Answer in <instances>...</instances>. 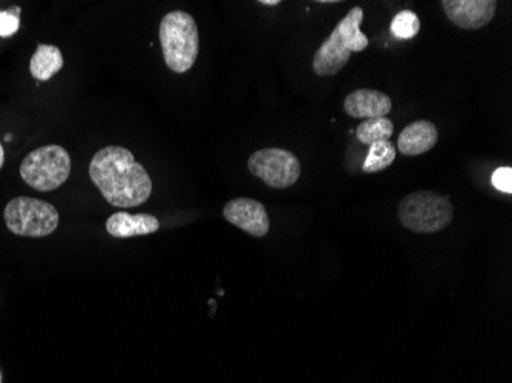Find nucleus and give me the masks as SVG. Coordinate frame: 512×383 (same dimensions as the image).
Masks as SVG:
<instances>
[{"mask_svg": "<svg viewBox=\"0 0 512 383\" xmlns=\"http://www.w3.org/2000/svg\"><path fill=\"white\" fill-rule=\"evenodd\" d=\"M89 177L111 206H142L152 194V180L134 155L120 146L100 149L89 164Z\"/></svg>", "mask_w": 512, "mask_h": 383, "instance_id": "nucleus-1", "label": "nucleus"}, {"mask_svg": "<svg viewBox=\"0 0 512 383\" xmlns=\"http://www.w3.org/2000/svg\"><path fill=\"white\" fill-rule=\"evenodd\" d=\"M364 10L353 7L342 17L325 42L319 46L313 59V71L319 77H332L344 69L353 53H361L368 46V37L361 31Z\"/></svg>", "mask_w": 512, "mask_h": 383, "instance_id": "nucleus-2", "label": "nucleus"}, {"mask_svg": "<svg viewBox=\"0 0 512 383\" xmlns=\"http://www.w3.org/2000/svg\"><path fill=\"white\" fill-rule=\"evenodd\" d=\"M161 50L172 73L184 74L197 62L200 36L194 17L184 11H172L161 20Z\"/></svg>", "mask_w": 512, "mask_h": 383, "instance_id": "nucleus-3", "label": "nucleus"}, {"mask_svg": "<svg viewBox=\"0 0 512 383\" xmlns=\"http://www.w3.org/2000/svg\"><path fill=\"white\" fill-rule=\"evenodd\" d=\"M399 220L405 229L416 233H436L454 220L450 198L430 190H417L399 204Z\"/></svg>", "mask_w": 512, "mask_h": 383, "instance_id": "nucleus-4", "label": "nucleus"}, {"mask_svg": "<svg viewBox=\"0 0 512 383\" xmlns=\"http://www.w3.org/2000/svg\"><path fill=\"white\" fill-rule=\"evenodd\" d=\"M71 167V157L62 146H42L23 158L20 177L34 190L53 192L66 183Z\"/></svg>", "mask_w": 512, "mask_h": 383, "instance_id": "nucleus-5", "label": "nucleus"}, {"mask_svg": "<svg viewBox=\"0 0 512 383\" xmlns=\"http://www.w3.org/2000/svg\"><path fill=\"white\" fill-rule=\"evenodd\" d=\"M5 224L14 235L23 238H45L56 232L60 215L48 201L17 197L5 207Z\"/></svg>", "mask_w": 512, "mask_h": 383, "instance_id": "nucleus-6", "label": "nucleus"}, {"mask_svg": "<svg viewBox=\"0 0 512 383\" xmlns=\"http://www.w3.org/2000/svg\"><path fill=\"white\" fill-rule=\"evenodd\" d=\"M247 166L255 177L272 189H287L301 177V163L295 154L286 149L272 148L253 152Z\"/></svg>", "mask_w": 512, "mask_h": 383, "instance_id": "nucleus-7", "label": "nucleus"}, {"mask_svg": "<svg viewBox=\"0 0 512 383\" xmlns=\"http://www.w3.org/2000/svg\"><path fill=\"white\" fill-rule=\"evenodd\" d=\"M223 215L230 224L255 238H263L269 233V215L260 201L252 198H235L224 206Z\"/></svg>", "mask_w": 512, "mask_h": 383, "instance_id": "nucleus-8", "label": "nucleus"}, {"mask_svg": "<svg viewBox=\"0 0 512 383\" xmlns=\"http://www.w3.org/2000/svg\"><path fill=\"white\" fill-rule=\"evenodd\" d=\"M451 23L462 30H480L496 16V0H442Z\"/></svg>", "mask_w": 512, "mask_h": 383, "instance_id": "nucleus-9", "label": "nucleus"}, {"mask_svg": "<svg viewBox=\"0 0 512 383\" xmlns=\"http://www.w3.org/2000/svg\"><path fill=\"white\" fill-rule=\"evenodd\" d=\"M393 109V102L384 92L376 89H358L344 100V111L352 118L370 120L387 117Z\"/></svg>", "mask_w": 512, "mask_h": 383, "instance_id": "nucleus-10", "label": "nucleus"}, {"mask_svg": "<svg viewBox=\"0 0 512 383\" xmlns=\"http://www.w3.org/2000/svg\"><path fill=\"white\" fill-rule=\"evenodd\" d=\"M160 229V221L154 215L117 212L106 221V230L112 238H135V236L152 235Z\"/></svg>", "mask_w": 512, "mask_h": 383, "instance_id": "nucleus-11", "label": "nucleus"}, {"mask_svg": "<svg viewBox=\"0 0 512 383\" xmlns=\"http://www.w3.org/2000/svg\"><path fill=\"white\" fill-rule=\"evenodd\" d=\"M437 140L439 132L436 125L428 120H417L401 132L398 148L405 157H417L430 152L437 145Z\"/></svg>", "mask_w": 512, "mask_h": 383, "instance_id": "nucleus-12", "label": "nucleus"}, {"mask_svg": "<svg viewBox=\"0 0 512 383\" xmlns=\"http://www.w3.org/2000/svg\"><path fill=\"white\" fill-rule=\"evenodd\" d=\"M62 51L54 45H39L31 57L30 73L40 82L53 79L63 68Z\"/></svg>", "mask_w": 512, "mask_h": 383, "instance_id": "nucleus-13", "label": "nucleus"}, {"mask_svg": "<svg viewBox=\"0 0 512 383\" xmlns=\"http://www.w3.org/2000/svg\"><path fill=\"white\" fill-rule=\"evenodd\" d=\"M394 125L388 117L370 118L364 120L356 128V138L362 145L370 146L378 141H387L393 137Z\"/></svg>", "mask_w": 512, "mask_h": 383, "instance_id": "nucleus-14", "label": "nucleus"}, {"mask_svg": "<svg viewBox=\"0 0 512 383\" xmlns=\"http://www.w3.org/2000/svg\"><path fill=\"white\" fill-rule=\"evenodd\" d=\"M396 160V149L390 140L378 141L368 146L367 158H365L364 169L365 174H378L385 171Z\"/></svg>", "mask_w": 512, "mask_h": 383, "instance_id": "nucleus-15", "label": "nucleus"}, {"mask_svg": "<svg viewBox=\"0 0 512 383\" xmlns=\"http://www.w3.org/2000/svg\"><path fill=\"white\" fill-rule=\"evenodd\" d=\"M391 34L399 40H410L421 31V20L410 10L401 11L391 20Z\"/></svg>", "mask_w": 512, "mask_h": 383, "instance_id": "nucleus-16", "label": "nucleus"}, {"mask_svg": "<svg viewBox=\"0 0 512 383\" xmlns=\"http://www.w3.org/2000/svg\"><path fill=\"white\" fill-rule=\"evenodd\" d=\"M20 8L0 11V37H11L19 31Z\"/></svg>", "mask_w": 512, "mask_h": 383, "instance_id": "nucleus-17", "label": "nucleus"}, {"mask_svg": "<svg viewBox=\"0 0 512 383\" xmlns=\"http://www.w3.org/2000/svg\"><path fill=\"white\" fill-rule=\"evenodd\" d=\"M491 181H493V186L496 187L499 192H503V194H512V169L509 166L499 167L494 171L493 177H491Z\"/></svg>", "mask_w": 512, "mask_h": 383, "instance_id": "nucleus-18", "label": "nucleus"}, {"mask_svg": "<svg viewBox=\"0 0 512 383\" xmlns=\"http://www.w3.org/2000/svg\"><path fill=\"white\" fill-rule=\"evenodd\" d=\"M260 5H266V7H276V5H281V0H260Z\"/></svg>", "mask_w": 512, "mask_h": 383, "instance_id": "nucleus-19", "label": "nucleus"}, {"mask_svg": "<svg viewBox=\"0 0 512 383\" xmlns=\"http://www.w3.org/2000/svg\"><path fill=\"white\" fill-rule=\"evenodd\" d=\"M5 163V152H4V146L0 145V169L4 167Z\"/></svg>", "mask_w": 512, "mask_h": 383, "instance_id": "nucleus-20", "label": "nucleus"}, {"mask_svg": "<svg viewBox=\"0 0 512 383\" xmlns=\"http://www.w3.org/2000/svg\"><path fill=\"white\" fill-rule=\"evenodd\" d=\"M0 383H2V376H0Z\"/></svg>", "mask_w": 512, "mask_h": 383, "instance_id": "nucleus-21", "label": "nucleus"}]
</instances>
